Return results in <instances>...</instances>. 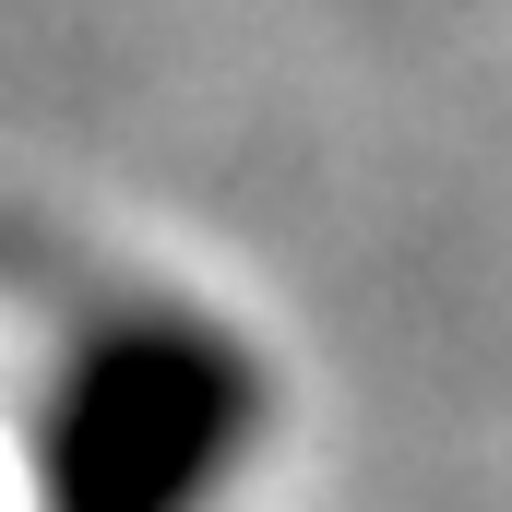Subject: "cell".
I'll list each match as a JSON object with an SVG mask.
<instances>
[{
	"label": "cell",
	"mask_w": 512,
	"mask_h": 512,
	"mask_svg": "<svg viewBox=\"0 0 512 512\" xmlns=\"http://www.w3.org/2000/svg\"><path fill=\"white\" fill-rule=\"evenodd\" d=\"M262 441V358L203 310H131L60 358L36 405L48 512H215Z\"/></svg>",
	"instance_id": "cell-1"
}]
</instances>
